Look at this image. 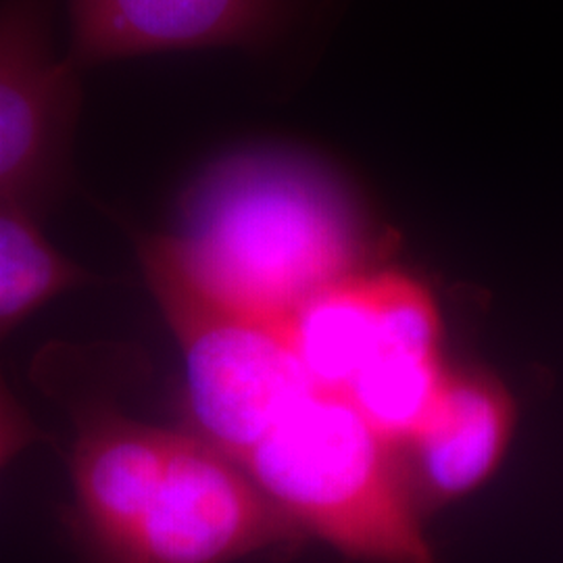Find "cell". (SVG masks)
I'll return each mask as SVG.
<instances>
[{"label": "cell", "mask_w": 563, "mask_h": 563, "mask_svg": "<svg viewBox=\"0 0 563 563\" xmlns=\"http://www.w3.org/2000/svg\"><path fill=\"white\" fill-rule=\"evenodd\" d=\"M159 236L205 288L276 320L365 269L374 246L346 184L286 146H253L209 165L181 199L178 230Z\"/></svg>", "instance_id": "obj_1"}, {"label": "cell", "mask_w": 563, "mask_h": 563, "mask_svg": "<svg viewBox=\"0 0 563 563\" xmlns=\"http://www.w3.org/2000/svg\"><path fill=\"white\" fill-rule=\"evenodd\" d=\"M239 463L305 537L344 558L439 563L397 451L341 395L309 390Z\"/></svg>", "instance_id": "obj_2"}, {"label": "cell", "mask_w": 563, "mask_h": 563, "mask_svg": "<svg viewBox=\"0 0 563 563\" xmlns=\"http://www.w3.org/2000/svg\"><path fill=\"white\" fill-rule=\"evenodd\" d=\"M139 257L180 342L195 434L239 462L311 390L288 320L255 313L205 288L159 234L139 239Z\"/></svg>", "instance_id": "obj_3"}, {"label": "cell", "mask_w": 563, "mask_h": 563, "mask_svg": "<svg viewBox=\"0 0 563 563\" xmlns=\"http://www.w3.org/2000/svg\"><path fill=\"white\" fill-rule=\"evenodd\" d=\"M305 532L290 522L241 463L178 432L162 484L123 563H232L290 551Z\"/></svg>", "instance_id": "obj_4"}, {"label": "cell", "mask_w": 563, "mask_h": 563, "mask_svg": "<svg viewBox=\"0 0 563 563\" xmlns=\"http://www.w3.org/2000/svg\"><path fill=\"white\" fill-rule=\"evenodd\" d=\"M76 71L51 46L46 0L0 4V197L32 207L59 184L80 109Z\"/></svg>", "instance_id": "obj_5"}, {"label": "cell", "mask_w": 563, "mask_h": 563, "mask_svg": "<svg viewBox=\"0 0 563 563\" xmlns=\"http://www.w3.org/2000/svg\"><path fill=\"white\" fill-rule=\"evenodd\" d=\"M299 9L301 0H69L67 60L80 69L176 51H260L280 38Z\"/></svg>", "instance_id": "obj_6"}, {"label": "cell", "mask_w": 563, "mask_h": 563, "mask_svg": "<svg viewBox=\"0 0 563 563\" xmlns=\"http://www.w3.org/2000/svg\"><path fill=\"white\" fill-rule=\"evenodd\" d=\"M178 432L92 405L74 446L76 526L90 563H123L172 460Z\"/></svg>", "instance_id": "obj_7"}, {"label": "cell", "mask_w": 563, "mask_h": 563, "mask_svg": "<svg viewBox=\"0 0 563 563\" xmlns=\"http://www.w3.org/2000/svg\"><path fill=\"white\" fill-rule=\"evenodd\" d=\"M514 401L486 374H451L422 430L397 449L418 514L476 490L497 470L514 430Z\"/></svg>", "instance_id": "obj_8"}, {"label": "cell", "mask_w": 563, "mask_h": 563, "mask_svg": "<svg viewBox=\"0 0 563 563\" xmlns=\"http://www.w3.org/2000/svg\"><path fill=\"white\" fill-rule=\"evenodd\" d=\"M384 269H362L328 286L288 320L311 390L344 395L367 363L388 349Z\"/></svg>", "instance_id": "obj_9"}, {"label": "cell", "mask_w": 563, "mask_h": 563, "mask_svg": "<svg viewBox=\"0 0 563 563\" xmlns=\"http://www.w3.org/2000/svg\"><path fill=\"white\" fill-rule=\"evenodd\" d=\"M446 378L439 353L388 351L367 363L341 397L397 451L430 420Z\"/></svg>", "instance_id": "obj_10"}, {"label": "cell", "mask_w": 563, "mask_h": 563, "mask_svg": "<svg viewBox=\"0 0 563 563\" xmlns=\"http://www.w3.org/2000/svg\"><path fill=\"white\" fill-rule=\"evenodd\" d=\"M88 280L44 239L27 202L0 197V342L42 305Z\"/></svg>", "instance_id": "obj_11"}, {"label": "cell", "mask_w": 563, "mask_h": 563, "mask_svg": "<svg viewBox=\"0 0 563 563\" xmlns=\"http://www.w3.org/2000/svg\"><path fill=\"white\" fill-rule=\"evenodd\" d=\"M41 439L38 426L32 422L25 407L15 399L0 372V470Z\"/></svg>", "instance_id": "obj_12"}]
</instances>
